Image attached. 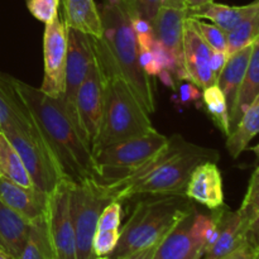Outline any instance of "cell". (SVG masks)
<instances>
[{"label": "cell", "mask_w": 259, "mask_h": 259, "mask_svg": "<svg viewBox=\"0 0 259 259\" xmlns=\"http://www.w3.org/2000/svg\"><path fill=\"white\" fill-rule=\"evenodd\" d=\"M14 93L42 134L66 179L73 182L93 179L95 163L90 144L71 116L62 98H52L23 81L5 75Z\"/></svg>", "instance_id": "1"}, {"label": "cell", "mask_w": 259, "mask_h": 259, "mask_svg": "<svg viewBox=\"0 0 259 259\" xmlns=\"http://www.w3.org/2000/svg\"><path fill=\"white\" fill-rule=\"evenodd\" d=\"M99 8L100 38H94L96 62L104 78L120 77L125 81L147 113L154 111V96L149 77L139 65V50L132 27V15L121 0H104Z\"/></svg>", "instance_id": "2"}, {"label": "cell", "mask_w": 259, "mask_h": 259, "mask_svg": "<svg viewBox=\"0 0 259 259\" xmlns=\"http://www.w3.org/2000/svg\"><path fill=\"white\" fill-rule=\"evenodd\" d=\"M218 158L214 149L196 146L175 134L136 174L105 186L114 201L119 202L137 195H185L192 171L202 162H218Z\"/></svg>", "instance_id": "3"}, {"label": "cell", "mask_w": 259, "mask_h": 259, "mask_svg": "<svg viewBox=\"0 0 259 259\" xmlns=\"http://www.w3.org/2000/svg\"><path fill=\"white\" fill-rule=\"evenodd\" d=\"M195 207L186 195H149L136 204L121 228L118 245L109 257L120 259L162 242Z\"/></svg>", "instance_id": "4"}, {"label": "cell", "mask_w": 259, "mask_h": 259, "mask_svg": "<svg viewBox=\"0 0 259 259\" xmlns=\"http://www.w3.org/2000/svg\"><path fill=\"white\" fill-rule=\"evenodd\" d=\"M104 80L103 115L93 153L110 144L142 137L154 129L149 114L123 78L106 77Z\"/></svg>", "instance_id": "5"}, {"label": "cell", "mask_w": 259, "mask_h": 259, "mask_svg": "<svg viewBox=\"0 0 259 259\" xmlns=\"http://www.w3.org/2000/svg\"><path fill=\"white\" fill-rule=\"evenodd\" d=\"M168 139L153 129L142 137L110 144L94 152L96 181L101 185H111L132 176L164 148Z\"/></svg>", "instance_id": "6"}, {"label": "cell", "mask_w": 259, "mask_h": 259, "mask_svg": "<svg viewBox=\"0 0 259 259\" xmlns=\"http://www.w3.org/2000/svg\"><path fill=\"white\" fill-rule=\"evenodd\" d=\"M0 132L7 136L19 153L35 189L50 194L66 179L30 116L27 120L15 121Z\"/></svg>", "instance_id": "7"}, {"label": "cell", "mask_w": 259, "mask_h": 259, "mask_svg": "<svg viewBox=\"0 0 259 259\" xmlns=\"http://www.w3.org/2000/svg\"><path fill=\"white\" fill-rule=\"evenodd\" d=\"M220 209L206 215L195 207L162 239L153 259H202L217 239Z\"/></svg>", "instance_id": "8"}, {"label": "cell", "mask_w": 259, "mask_h": 259, "mask_svg": "<svg viewBox=\"0 0 259 259\" xmlns=\"http://www.w3.org/2000/svg\"><path fill=\"white\" fill-rule=\"evenodd\" d=\"M114 201L105 185L93 179L73 182L71 187V217L76 237L77 259H95L93 240L99 218L106 205Z\"/></svg>", "instance_id": "9"}, {"label": "cell", "mask_w": 259, "mask_h": 259, "mask_svg": "<svg viewBox=\"0 0 259 259\" xmlns=\"http://www.w3.org/2000/svg\"><path fill=\"white\" fill-rule=\"evenodd\" d=\"M72 184L71 180L63 179L47 197L46 222L55 259H77L70 206Z\"/></svg>", "instance_id": "10"}, {"label": "cell", "mask_w": 259, "mask_h": 259, "mask_svg": "<svg viewBox=\"0 0 259 259\" xmlns=\"http://www.w3.org/2000/svg\"><path fill=\"white\" fill-rule=\"evenodd\" d=\"M43 61L45 76L39 90L52 98L63 99L67 63V27L58 17L46 24L43 34Z\"/></svg>", "instance_id": "11"}, {"label": "cell", "mask_w": 259, "mask_h": 259, "mask_svg": "<svg viewBox=\"0 0 259 259\" xmlns=\"http://www.w3.org/2000/svg\"><path fill=\"white\" fill-rule=\"evenodd\" d=\"M105 80L98 62L93 65L75 98V116L81 133L93 151L98 137L104 108Z\"/></svg>", "instance_id": "12"}, {"label": "cell", "mask_w": 259, "mask_h": 259, "mask_svg": "<svg viewBox=\"0 0 259 259\" xmlns=\"http://www.w3.org/2000/svg\"><path fill=\"white\" fill-rule=\"evenodd\" d=\"M95 61L96 56L93 37L67 27V63H66V89L63 101L75 121L76 94Z\"/></svg>", "instance_id": "13"}, {"label": "cell", "mask_w": 259, "mask_h": 259, "mask_svg": "<svg viewBox=\"0 0 259 259\" xmlns=\"http://www.w3.org/2000/svg\"><path fill=\"white\" fill-rule=\"evenodd\" d=\"M252 220L242 211H232L227 206L220 209L218 235L215 242L205 250L202 259H222L247 243L250 237Z\"/></svg>", "instance_id": "14"}, {"label": "cell", "mask_w": 259, "mask_h": 259, "mask_svg": "<svg viewBox=\"0 0 259 259\" xmlns=\"http://www.w3.org/2000/svg\"><path fill=\"white\" fill-rule=\"evenodd\" d=\"M211 48L192 27L189 18L184 28V63L189 81L201 90L217 83V77L210 68Z\"/></svg>", "instance_id": "15"}, {"label": "cell", "mask_w": 259, "mask_h": 259, "mask_svg": "<svg viewBox=\"0 0 259 259\" xmlns=\"http://www.w3.org/2000/svg\"><path fill=\"white\" fill-rule=\"evenodd\" d=\"M189 13L184 8H171L162 5L153 22L154 37L169 51L180 68L179 80H187L184 63V28Z\"/></svg>", "instance_id": "16"}, {"label": "cell", "mask_w": 259, "mask_h": 259, "mask_svg": "<svg viewBox=\"0 0 259 259\" xmlns=\"http://www.w3.org/2000/svg\"><path fill=\"white\" fill-rule=\"evenodd\" d=\"M185 195L209 210L219 209L224 205L223 177L217 162H202L192 171Z\"/></svg>", "instance_id": "17"}, {"label": "cell", "mask_w": 259, "mask_h": 259, "mask_svg": "<svg viewBox=\"0 0 259 259\" xmlns=\"http://www.w3.org/2000/svg\"><path fill=\"white\" fill-rule=\"evenodd\" d=\"M47 197L48 194L35 187H23L0 179V200L30 223L46 217Z\"/></svg>", "instance_id": "18"}, {"label": "cell", "mask_w": 259, "mask_h": 259, "mask_svg": "<svg viewBox=\"0 0 259 259\" xmlns=\"http://www.w3.org/2000/svg\"><path fill=\"white\" fill-rule=\"evenodd\" d=\"M30 224L0 200V248L12 259L19 258L28 240Z\"/></svg>", "instance_id": "19"}, {"label": "cell", "mask_w": 259, "mask_h": 259, "mask_svg": "<svg viewBox=\"0 0 259 259\" xmlns=\"http://www.w3.org/2000/svg\"><path fill=\"white\" fill-rule=\"evenodd\" d=\"M250 52H252V45L230 55L228 57L224 68L218 77L217 85L224 94L228 109H229V115H232L235 104H237L238 94H239L240 86L244 80Z\"/></svg>", "instance_id": "20"}, {"label": "cell", "mask_w": 259, "mask_h": 259, "mask_svg": "<svg viewBox=\"0 0 259 259\" xmlns=\"http://www.w3.org/2000/svg\"><path fill=\"white\" fill-rule=\"evenodd\" d=\"M259 8V0L250 3V4L242 5V7H230V5L219 4V3H209L200 9L194 12H187L189 17L196 19H207L224 30L225 33L234 29L239 23H242L245 18L255 12Z\"/></svg>", "instance_id": "21"}, {"label": "cell", "mask_w": 259, "mask_h": 259, "mask_svg": "<svg viewBox=\"0 0 259 259\" xmlns=\"http://www.w3.org/2000/svg\"><path fill=\"white\" fill-rule=\"evenodd\" d=\"M65 9L66 27L86 33L94 38H100V14L95 0H62Z\"/></svg>", "instance_id": "22"}, {"label": "cell", "mask_w": 259, "mask_h": 259, "mask_svg": "<svg viewBox=\"0 0 259 259\" xmlns=\"http://www.w3.org/2000/svg\"><path fill=\"white\" fill-rule=\"evenodd\" d=\"M259 95V37L253 42L252 52H250L249 61H248L247 71H245L244 80L240 86L239 94H238L237 104L230 115V132L234 131L237 124L239 123L240 118L247 110L248 106L257 99ZM230 134V133H229Z\"/></svg>", "instance_id": "23"}, {"label": "cell", "mask_w": 259, "mask_h": 259, "mask_svg": "<svg viewBox=\"0 0 259 259\" xmlns=\"http://www.w3.org/2000/svg\"><path fill=\"white\" fill-rule=\"evenodd\" d=\"M259 133V95L248 106L240 118L239 123L230 132L227 139V149L233 158H238L245 149H248L250 141Z\"/></svg>", "instance_id": "24"}, {"label": "cell", "mask_w": 259, "mask_h": 259, "mask_svg": "<svg viewBox=\"0 0 259 259\" xmlns=\"http://www.w3.org/2000/svg\"><path fill=\"white\" fill-rule=\"evenodd\" d=\"M0 179L23 187H34L19 153L3 132H0Z\"/></svg>", "instance_id": "25"}, {"label": "cell", "mask_w": 259, "mask_h": 259, "mask_svg": "<svg viewBox=\"0 0 259 259\" xmlns=\"http://www.w3.org/2000/svg\"><path fill=\"white\" fill-rule=\"evenodd\" d=\"M18 259H55L46 217L30 224L28 240Z\"/></svg>", "instance_id": "26"}, {"label": "cell", "mask_w": 259, "mask_h": 259, "mask_svg": "<svg viewBox=\"0 0 259 259\" xmlns=\"http://www.w3.org/2000/svg\"><path fill=\"white\" fill-rule=\"evenodd\" d=\"M202 103H204L205 109H206L207 114L210 115L211 120L214 121L215 125L225 134L229 136L230 129V115H229V109H228L227 100L220 90L219 86L215 85L209 86V88L202 90Z\"/></svg>", "instance_id": "27"}, {"label": "cell", "mask_w": 259, "mask_h": 259, "mask_svg": "<svg viewBox=\"0 0 259 259\" xmlns=\"http://www.w3.org/2000/svg\"><path fill=\"white\" fill-rule=\"evenodd\" d=\"M259 37V8L253 14L245 18L233 30L227 33L228 55L238 52L248 46L253 45Z\"/></svg>", "instance_id": "28"}, {"label": "cell", "mask_w": 259, "mask_h": 259, "mask_svg": "<svg viewBox=\"0 0 259 259\" xmlns=\"http://www.w3.org/2000/svg\"><path fill=\"white\" fill-rule=\"evenodd\" d=\"M189 18L192 27L199 32V34L204 38L205 42L210 46L212 51H219V52L228 53V43H227V33L220 29L212 23H206L201 19L196 18Z\"/></svg>", "instance_id": "29"}, {"label": "cell", "mask_w": 259, "mask_h": 259, "mask_svg": "<svg viewBox=\"0 0 259 259\" xmlns=\"http://www.w3.org/2000/svg\"><path fill=\"white\" fill-rule=\"evenodd\" d=\"M121 2L132 17L143 18L152 25L162 7V0H121Z\"/></svg>", "instance_id": "30"}, {"label": "cell", "mask_w": 259, "mask_h": 259, "mask_svg": "<svg viewBox=\"0 0 259 259\" xmlns=\"http://www.w3.org/2000/svg\"><path fill=\"white\" fill-rule=\"evenodd\" d=\"M61 0H27L30 14L39 22L48 24L58 17Z\"/></svg>", "instance_id": "31"}, {"label": "cell", "mask_w": 259, "mask_h": 259, "mask_svg": "<svg viewBox=\"0 0 259 259\" xmlns=\"http://www.w3.org/2000/svg\"><path fill=\"white\" fill-rule=\"evenodd\" d=\"M239 210H242L252 222L259 212V167L254 169L252 177H250L247 194H245Z\"/></svg>", "instance_id": "32"}, {"label": "cell", "mask_w": 259, "mask_h": 259, "mask_svg": "<svg viewBox=\"0 0 259 259\" xmlns=\"http://www.w3.org/2000/svg\"><path fill=\"white\" fill-rule=\"evenodd\" d=\"M121 223V202L111 201L106 205L105 209L99 218L96 230H113L119 229Z\"/></svg>", "instance_id": "33"}, {"label": "cell", "mask_w": 259, "mask_h": 259, "mask_svg": "<svg viewBox=\"0 0 259 259\" xmlns=\"http://www.w3.org/2000/svg\"><path fill=\"white\" fill-rule=\"evenodd\" d=\"M139 65H141L142 70L146 73L148 77L152 76H158L161 72L162 67L157 61L156 56L153 55L151 50H142L139 51Z\"/></svg>", "instance_id": "34"}, {"label": "cell", "mask_w": 259, "mask_h": 259, "mask_svg": "<svg viewBox=\"0 0 259 259\" xmlns=\"http://www.w3.org/2000/svg\"><path fill=\"white\" fill-rule=\"evenodd\" d=\"M202 99L201 89L197 88L191 81L182 83L179 88V105H187L190 103H196Z\"/></svg>", "instance_id": "35"}, {"label": "cell", "mask_w": 259, "mask_h": 259, "mask_svg": "<svg viewBox=\"0 0 259 259\" xmlns=\"http://www.w3.org/2000/svg\"><path fill=\"white\" fill-rule=\"evenodd\" d=\"M255 253H257V248L250 240H248L242 247L222 259H255Z\"/></svg>", "instance_id": "36"}, {"label": "cell", "mask_w": 259, "mask_h": 259, "mask_svg": "<svg viewBox=\"0 0 259 259\" xmlns=\"http://www.w3.org/2000/svg\"><path fill=\"white\" fill-rule=\"evenodd\" d=\"M228 57H229V55H228L227 52L211 51V56H210V68H211L212 73H214V76L217 77V81L220 72H222L223 68H224L225 63H227Z\"/></svg>", "instance_id": "37"}, {"label": "cell", "mask_w": 259, "mask_h": 259, "mask_svg": "<svg viewBox=\"0 0 259 259\" xmlns=\"http://www.w3.org/2000/svg\"><path fill=\"white\" fill-rule=\"evenodd\" d=\"M159 243L151 245V247H147V248H143V249L137 250V252L132 253V254L126 255V257L120 258V259H153L154 253H156V249L157 247H158Z\"/></svg>", "instance_id": "38"}, {"label": "cell", "mask_w": 259, "mask_h": 259, "mask_svg": "<svg viewBox=\"0 0 259 259\" xmlns=\"http://www.w3.org/2000/svg\"><path fill=\"white\" fill-rule=\"evenodd\" d=\"M214 0H184V8L187 12H194V10L200 9L204 5L212 3Z\"/></svg>", "instance_id": "39"}, {"label": "cell", "mask_w": 259, "mask_h": 259, "mask_svg": "<svg viewBox=\"0 0 259 259\" xmlns=\"http://www.w3.org/2000/svg\"><path fill=\"white\" fill-rule=\"evenodd\" d=\"M249 239L250 242L255 245V248L259 249V212L252 223V229H250Z\"/></svg>", "instance_id": "40"}, {"label": "cell", "mask_w": 259, "mask_h": 259, "mask_svg": "<svg viewBox=\"0 0 259 259\" xmlns=\"http://www.w3.org/2000/svg\"><path fill=\"white\" fill-rule=\"evenodd\" d=\"M158 77L162 82L166 86L171 88L172 90H176V85H175V76L172 75L171 71L168 70H161V72L158 73Z\"/></svg>", "instance_id": "41"}, {"label": "cell", "mask_w": 259, "mask_h": 259, "mask_svg": "<svg viewBox=\"0 0 259 259\" xmlns=\"http://www.w3.org/2000/svg\"><path fill=\"white\" fill-rule=\"evenodd\" d=\"M162 5L171 8H184V0H162Z\"/></svg>", "instance_id": "42"}, {"label": "cell", "mask_w": 259, "mask_h": 259, "mask_svg": "<svg viewBox=\"0 0 259 259\" xmlns=\"http://www.w3.org/2000/svg\"><path fill=\"white\" fill-rule=\"evenodd\" d=\"M250 151L255 154V157H257V161H259V143L257 144V146L252 147V148H250Z\"/></svg>", "instance_id": "43"}, {"label": "cell", "mask_w": 259, "mask_h": 259, "mask_svg": "<svg viewBox=\"0 0 259 259\" xmlns=\"http://www.w3.org/2000/svg\"><path fill=\"white\" fill-rule=\"evenodd\" d=\"M0 259H12V258H10L4 250H0Z\"/></svg>", "instance_id": "44"}, {"label": "cell", "mask_w": 259, "mask_h": 259, "mask_svg": "<svg viewBox=\"0 0 259 259\" xmlns=\"http://www.w3.org/2000/svg\"><path fill=\"white\" fill-rule=\"evenodd\" d=\"M95 259H111L109 255H104V257H96Z\"/></svg>", "instance_id": "45"}, {"label": "cell", "mask_w": 259, "mask_h": 259, "mask_svg": "<svg viewBox=\"0 0 259 259\" xmlns=\"http://www.w3.org/2000/svg\"><path fill=\"white\" fill-rule=\"evenodd\" d=\"M255 259H259V249H257V253H255Z\"/></svg>", "instance_id": "46"}, {"label": "cell", "mask_w": 259, "mask_h": 259, "mask_svg": "<svg viewBox=\"0 0 259 259\" xmlns=\"http://www.w3.org/2000/svg\"><path fill=\"white\" fill-rule=\"evenodd\" d=\"M0 250H3V249H2V248H0Z\"/></svg>", "instance_id": "47"}]
</instances>
